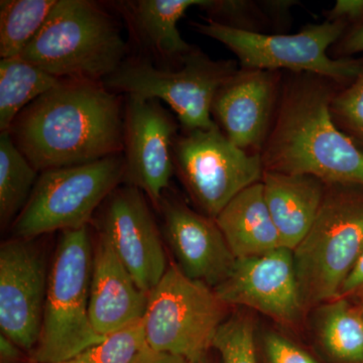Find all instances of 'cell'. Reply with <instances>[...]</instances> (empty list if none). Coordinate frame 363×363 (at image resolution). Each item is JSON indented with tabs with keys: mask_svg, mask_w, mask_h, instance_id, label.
Here are the masks:
<instances>
[{
	"mask_svg": "<svg viewBox=\"0 0 363 363\" xmlns=\"http://www.w3.org/2000/svg\"><path fill=\"white\" fill-rule=\"evenodd\" d=\"M124 104L102 81L62 79L9 133L39 173L123 154Z\"/></svg>",
	"mask_w": 363,
	"mask_h": 363,
	"instance_id": "6da1fadb",
	"label": "cell"
},
{
	"mask_svg": "<svg viewBox=\"0 0 363 363\" xmlns=\"http://www.w3.org/2000/svg\"><path fill=\"white\" fill-rule=\"evenodd\" d=\"M333 97L330 88L317 80L286 88L262 156L264 171L363 188V152L333 121Z\"/></svg>",
	"mask_w": 363,
	"mask_h": 363,
	"instance_id": "7a4b0ae2",
	"label": "cell"
},
{
	"mask_svg": "<svg viewBox=\"0 0 363 363\" xmlns=\"http://www.w3.org/2000/svg\"><path fill=\"white\" fill-rule=\"evenodd\" d=\"M128 54L121 26L104 4L58 0L20 58L59 79L104 82Z\"/></svg>",
	"mask_w": 363,
	"mask_h": 363,
	"instance_id": "3957f363",
	"label": "cell"
},
{
	"mask_svg": "<svg viewBox=\"0 0 363 363\" xmlns=\"http://www.w3.org/2000/svg\"><path fill=\"white\" fill-rule=\"evenodd\" d=\"M93 252L88 226L62 233L49 271L42 330L32 362H63L106 338L90 321Z\"/></svg>",
	"mask_w": 363,
	"mask_h": 363,
	"instance_id": "277c9868",
	"label": "cell"
},
{
	"mask_svg": "<svg viewBox=\"0 0 363 363\" xmlns=\"http://www.w3.org/2000/svg\"><path fill=\"white\" fill-rule=\"evenodd\" d=\"M331 186L312 228L293 250L305 307L340 297L363 253V192Z\"/></svg>",
	"mask_w": 363,
	"mask_h": 363,
	"instance_id": "5b68a950",
	"label": "cell"
},
{
	"mask_svg": "<svg viewBox=\"0 0 363 363\" xmlns=\"http://www.w3.org/2000/svg\"><path fill=\"white\" fill-rule=\"evenodd\" d=\"M233 61H215L192 49L178 68H161L143 57H131L105 78L116 94L156 99L168 104L184 131L214 125L212 104L217 91L238 72Z\"/></svg>",
	"mask_w": 363,
	"mask_h": 363,
	"instance_id": "8992f818",
	"label": "cell"
},
{
	"mask_svg": "<svg viewBox=\"0 0 363 363\" xmlns=\"http://www.w3.org/2000/svg\"><path fill=\"white\" fill-rule=\"evenodd\" d=\"M227 306L213 288L169 264L149 294L143 318L147 347L191 363L201 362L226 320Z\"/></svg>",
	"mask_w": 363,
	"mask_h": 363,
	"instance_id": "52a82bcc",
	"label": "cell"
},
{
	"mask_svg": "<svg viewBox=\"0 0 363 363\" xmlns=\"http://www.w3.org/2000/svg\"><path fill=\"white\" fill-rule=\"evenodd\" d=\"M123 154L40 173L28 204L13 224L14 238L88 226L93 214L123 183Z\"/></svg>",
	"mask_w": 363,
	"mask_h": 363,
	"instance_id": "ba28073f",
	"label": "cell"
},
{
	"mask_svg": "<svg viewBox=\"0 0 363 363\" xmlns=\"http://www.w3.org/2000/svg\"><path fill=\"white\" fill-rule=\"evenodd\" d=\"M345 28L342 21L328 20L307 26L295 35H266L211 20L193 23L198 33L229 48L243 69L272 72L286 69L336 81L354 80L362 65L354 60L328 56L327 50L342 35Z\"/></svg>",
	"mask_w": 363,
	"mask_h": 363,
	"instance_id": "9c48e42d",
	"label": "cell"
},
{
	"mask_svg": "<svg viewBox=\"0 0 363 363\" xmlns=\"http://www.w3.org/2000/svg\"><path fill=\"white\" fill-rule=\"evenodd\" d=\"M174 167L204 214L215 219L236 195L262 182V156L236 147L216 123L184 131L173 147Z\"/></svg>",
	"mask_w": 363,
	"mask_h": 363,
	"instance_id": "30bf717a",
	"label": "cell"
},
{
	"mask_svg": "<svg viewBox=\"0 0 363 363\" xmlns=\"http://www.w3.org/2000/svg\"><path fill=\"white\" fill-rule=\"evenodd\" d=\"M175 118L156 99L128 96L124 104L125 185L140 189L159 208L173 175Z\"/></svg>",
	"mask_w": 363,
	"mask_h": 363,
	"instance_id": "8fae6325",
	"label": "cell"
},
{
	"mask_svg": "<svg viewBox=\"0 0 363 363\" xmlns=\"http://www.w3.org/2000/svg\"><path fill=\"white\" fill-rule=\"evenodd\" d=\"M49 272L33 240L14 238L0 247V328L21 350H35L42 330Z\"/></svg>",
	"mask_w": 363,
	"mask_h": 363,
	"instance_id": "7c38bea8",
	"label": "cell"
},
{
	"mask_svg": "<svg viewBox=\"0 0 363 363\" xmlns=\"http://www.w3.org/2000/svg\"><path fill=\"white\" fill-rule=\"evenodd\" d=\"M147 197L133 186H119L105 200L99 233L143 292L160 283L168 269L166 252Z\"/></svg>",
	"mask_w": 363,
	"mask_h": 363,
	"instance_id": "4fadbf2b",
	"label": "cell"
},
{
	"mask_svg": "<svg viewBox=\"0 0 363 363\" xmlns=\"http://www.w3.org/2000/svg\"><path fill=\"white\" fill-rule=\"evenodd\" d=\"M214 290L226 305L250 308L279 323H296L304 312L293 250L285 247L236 259Z\"/></svg>",
	"mask_w": 363,
	"mask_h": 363,
	"instance_id": "5bb4252c",
	"label": "cell"
},
{
	"mask_svg": "<svg viewBox=\"0 0 363 363\" xmlns=\"http://www.w3.org/2000/svg\"><path fill=\"white\" fill-rule=\"evenodd\" d=\"M162 233L188 278L211 288L220 285L235 264L228 243L215 219L198 213L178 200L162 197Z\"/></svg>",
	"mask_w": 363,
	"mask_h": 363,
	"instance_id": "9a60e30c",
	"label": "cell"
},
{
	"mask_svg": "<svg viewBox=\"0 0 363 363\" xmlns=\"http://www.w3.org/2000/svg\"><path fill=\"white\" fill-rule=\"evenodd\" d=\"M276 96L274 72L243 69L217 91L211 114L236 147L245 152L259 149L269 130Z\"/></svg>",
	"mask_w": 363,
	"mask_h": 363,
	"instance_id": "2e32d148",
	"label": "cell"
},
{
	"mask_svg": "<svg viewBox=\"0 0 363 363\" xmlns=\"http://www.w3.org/2000/svg\"><path fill=\"white\" fill-rule=\"evenodd\" d=\"M149 294L140 290L111 243L98 233L93 252L89 316L93 328L107 337L138 323L147 310Z\"/></svg>",
	"mask_w": 363,
	"mask_h": 363,
	"instance_id": "e0dca14e",
	"label": "cell"
},
{
	"mask_svg": "<svg viewBox=\"0 0 363 363\" xmlns=\"http://www.w3.org/2000/svg\"><path fill=\"white\" fill-rule=\"evenodd\" d=\"M204 0H126L114 2L123 16L131 39L145 52L143 58L157 65L177 63L193 48L182 38L179 21L193 6Z\"/></svg>",
	"mask_w": 363,
	"mask_h": 363,
	"instance_id": "ac0fdd59",
	"label": "cell"
},
{
	"mask_svg": "<svg viewBox=\"0 0 363 363\" xmlns=\"http://www.w3.org/2000/svg\"><path fill=\"white\" fill-rule=\"evenodd\" d=\"M264 200L281 238L294 250L312 228L324 201L325 183L316 177L264 171Z\"/></svg>",
	"mask_w": 363,
	"mask_h": 363,
	"instance_id": "d6986e66",
	"label": "cell"
},
{
	"mask_svg": "<svg viewBox=\"0 0 363 363\" xmlns=\"http://www.w3.org/2000/svg\"><path fill=\"white\" fill-rule=\"evenodd\" d=\"M215 221L236 259L259 257L283 247L264 200L262 182L241 191Z\"/></svg>",
	"mask_w": 363,
	"mask_h": 363,
	"instance_id": "ffe728a7",
	"label": "cell"
},
{
	"mask_svg": "<svg viewBox=\"0 0 363 363\" xmlns=\"http://www.w3.org/2000/svg\"><path fill=\"white\" fill-rule=\"evenodd\" d=\"M61 80L20 57L0 60V133H9L21 112Z\"/></svg>",
	"mask_w": 363,
	"mask_h": 363,
	"instance_id": "44dd1931",
	"label": "cell"
},
{
	"mask_svg": "<svg viewBox=\"0 0 363 363\" xmlns=\"http://www.w3.org/2000/svg\"><path fill=\"white\" fill-rule=\"evenodd\" d=\"M318 334L327 354L339 363H363V315L358 306L339 297L318 315Z\"/></svg>",
	"mask_w": 363,
	"mask_h": 363,
	"instance_id": "7402d4cb",
	"label": "cell"
},
{
	"mask_svg": "<svg viewBox=\"0 0 363 363\" xmlns=\"http://www.w3.org/2000/svg\"><path fill=\"white\" fill-rule=\"evenodd\" d=\"M40 173L13 143L9 133L0 135V224L6 228L28 204Z\"/></svg>",
	"mask_w": 363,
	"mask_h": 363,
	"instance_id": "603a6c76",
	"label": "cell"
},
{
	"mask_svg": "<svg viewBox=\"0 0 363 363\" xmlns=\"http://www.w3.org/2000/svg\"><path fill=\"white\" fill-rule=\"evenodd\" d=\"M58 0H1L0 57L18 58L40 32Z\"/></svg>",
	"mask_w": 363,
	"mask_h": 363,
	"instance_id": "cb8c5ba5",
	"label": "cell"
},
{
	"mask_svg": "<svg viewBox=\"0 0 363 363\" xmlns=\"http://www.w3.org/2000/svg\"><path fill=\"white\" fill-rule=\"evenodd\" d=\"M145 346L142 320L60 363H131Z\"/></svg>",
	"mask_w": 363,
	"mask_h": 363,
	"instance_id": "d4e9b609",
	"label": "cell"
},
{
	"mask_svg": "<svg viewBox=\"0 0 363 363\" xmlns=\"http://www.w3.org/2000/svg\"><path fill=\"white\" fill-rule=\"evenodd\" d=\"M221 363H260L255 343V327L247 315H234L219 327L213 346Z\"/></svg>",
	"mask_w": 363,
	"mask_h": 363,
	"instance_id": "484cf974",
	"label": "cell"
},
{
	"mask_svg": "<svg viewBox=\"0 0 363 363\" xmlns=\"http://www.w3.org/2000/svg\"><path fill=\"white\" fill-rule=\"evenodd\" d=\"M331 114L352 142L363 147V64L352 84L334 95Z\"/></svg>",
	"mask_w": 363,
	"mask_h": 363,
	"instance_id": "4316f807",
	"label": "cell"
},
{
	"mask_svg": "<svg viewBox=\"0 0 363 363\" xmlns=\"http://www.w3.org/2000/svg\"><path fill=\"white\" fill-rule=\"evenodd\" d=\"M262 352L264 363H321L297 343L274 331L262 335Z\"/></svg>",
	"mask_w": 363,
	"mask_h": 363,
	"instance_id": "83f0119b",
	"label": "cell"
},
{
	"mask_svg": "<svg viewBox=\"0 0 363 363\" xmlns=\"http://www.w3.org/2000/svg\"><path fill=\"white\" fill-rule=\"evenodd\" d=\"M329 20L363 21V0H338L329 11Z\"/></svg>",
	"mask_w": 363,
	"mask_h": 363,
	"instance_id": "f1b7e54d",
	"label": "cell"
},
{
	"mask_svg": "<svg viewBox=\"0 0 363 363\" xmlns=\"http://www.w3.org/2000/svg\"><path fill=\"white\" fill-rule=\"evenodd\" d=\"M131 363H191L185 358L169 354V353L157 352L147 347V345L138 355Z\"/></svg>",
	"mask_w": 363,
	"mask_h": 363,
	"instance_id": "f546056e",
	"label": "cell"
},
{
	"mask_svg": "<svg viewBox=\"0 0 363 363\" xmlns=\"http://www.w3.org/2000/svg\"><path fill=\"white\" fill-rule=\"evenodd\" d=\"M363 290V253L357 264L353 267L350 277L346 279L341 290L340 297H347Z\"/></svg>",
	"mask_w": 363,
	"mask_h": 363,
	"instance_id": "4dcf8cb0",
	"label": "cell"
},
{
	"mask_svg": "<svg viewBox=\"0 0 363 363\" xmlns=\"http://www.w3.org/2000/svg\"><path fill=\"white\" fill-rule=\"evenodd\" d=\"M21 348L6 336H0V362L1 363H18Z\"/></svg>",
	"mask_w": 363,
	"mask_h": 363,
	"instance_id": "1f68e13d",
	"label": "cell"
},
{
	"mask_svg": "<svg viewBox=\"0 0 363 363\" xmlns=\"http://www.w3.org/2000/svg\"><path fill=\"white\" fill-rule=\"evenodd\" d=\"M341 50L343 54L347 55L363 52V23L344 39Z\"/></svg>",
	"mask_w": 363,
	"mask_h": 363,
	"instance_id": "d6a6232c",
	"label": "cell"
},
{
	"mask_svg": "<svg viewBox=\"0 0 363 363\" xmlns=\"http://www.w3.org/2000/svg\"><path fill=\"white\" fill-rule=\"evenodd\" d=\"M362 297H360L359 304H358V308H359L360 312L362 313L363 315V290L362 291Z\"/></svg>",
	"mask_w": 363,
	"mask_h": 363,
	"instance_id": "836d02e7",
	"label": "cell"
},
{
	"mask_svg": "<svg viewBox=\"0 0 363 363\" xmlns=\"http://www.w3.org/2000/svg\"><path fill=\"white\" fill-rule=\"evenodd\" d=\"M198 363H210V362H209V360L207 359V357H206L205 358H203L201 362H198Z\"/></svg>",
	"mask_w": 363,
	"mask_h": 363,
	"instance_id": "e575fe53",
	"label": "cell"
},
{
	"mask_svg": "<svg viewBox=\"0 0 363 363\" xmlns=\"http://www.w3.org/2000/svg\"><path fill=\"white\" fill-rule=\"evenodd\" d=\"M30 363H38V362H30Z\"/></svg>",
	"mask_w": 363,
	"mask_h": 363,
	"instance_id": "d590c367",
	"label": "cell"
}]
</instances>
